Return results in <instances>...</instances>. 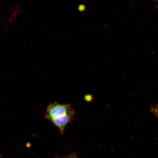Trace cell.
Here are the masks:
<instances>
[{"mask_svg":"<svg viewBox=\"0 0 158 158\" xmlns=\"http://www.w3.org/2000/svg\"><path fill=\"white\" fill-rule=\"evenodd\" d=\"M75 113V110L70 104H61L55 102L47 106L45 116L62 134L66 127L74 117Z\"/></svg>","mask_w":158,"mask_h":158,"instance_id":"6da1fadb","label":"cell"},{"mask_svg":"<svg viewBox=\"0 0 158 158\" xmlns=\"http://www.w3.org/2000/svg\"><path fill=\"white\" fill-rule=\"evenodd\" d=\"M21 11V7L18 4L13 5L11 9L10 14L8 18V22L12 23L17 19Z\"/></svg>","mask_w":158,"mask_h":158,"instance_id":"7a4b0ae2","label":"cell"},{"mask_svg":"<svg viewBox=\"0 0 158 158\" xmlns=\"http://www.w3.org/2000/svg\"><path fill=\"white\" fill-rule=\"evenodd\" d=\"M84 100L87 102H90L93 100V97L90 94H86L84 96Z\"/></svg>","mask_w":158,"mask_h":158,"instance_id":"3957f363","label":"cell"},{"mask_svg":"<svg viewBox=\"0 0 158 158\" xmlns=\"http://www.w3.org/2000/svg\"><path fill=\"white\" fill-rule=\"evenodd\" d=\"M155 115L157 118H158V103L156 104L155 106Z\"/></svg>","mask_w":158,"mask_h":158,"instance_id":"277c9868","label":"cell"},{"mask_svg":"<svg viewBox=\"0 0 158 158\" xmlns=\"http://www.w3.org/2000/svg\"><path fill=\"white\" fill-rule=\"evenodd\" d=\"M84 6L83 5H80L78 7V9L80 11H83L84 9Z\"/></svg>","mask_w":158,"mask_h":158,"instance_id":"5b68a950","label":"cell"}]
</instances>
